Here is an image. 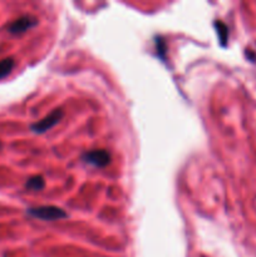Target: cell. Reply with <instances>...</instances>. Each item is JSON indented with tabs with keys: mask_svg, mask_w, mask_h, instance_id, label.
Masks as SVG:
<instances>
[{
	"mask_svg": "<svg viewBox=\"0 0 256 257\" xmlns=\"http://www.w3.org/2000/svg\"><path fill=\"white\" fill-rule=\"evenodd\" d=\"M0 148H2V142H0Z\"/></svg>",
	"mask_w": 256,
	"mask_h": 257,
	"instance_id": "obj_8",
	"label": "cell"
},
{
	"mask_svg": "<svg viewBox=\"0 0 256 257\" xmlns=\"http://www.w3.org/2000/svg\"><path fill=\"white\" fill-rule=\"evenodd\" d=\"M45 187V181L42 176H33L25 183V188L30 191H40Z\"/></svg>",
	"mask_w": 256,
	"mask_h": 257,
	"instance_id": "obj_5",
	"label": "cell"
},
{
	"mask_svg": "<svg viewBox=\"0 0 256 257\" xmlns=\"http://www.w3.org/2000/svg\"><path fill=\"white\" fill-rule=\"evenodd\" d=\"M82 158L88 165H92L98 168H103L109 165L110 153L105 150H93L89 151V152H85L82 156Z\"/></svg>",
	"mask_w": 256,
	"mask_h": 257,
	"instance_id": "obj_3",
	"label": "cell"
},
{
	"mask_svg": "<svg viewBox=\"0 0 256 257\" xmlns=\"http://www.w3.org/2000/svg\"><path fill=\"white\" fill-rule=\"evenodd\" d=\"M37 24V18L30 17V15H24V17H20L19 19L13 22L12 24L9 25V28H8V30H9V33H12V34H22V33H25L27 30L34 28Z\"/></svg>",
	"mask_w": 256,
	"mask_h": 257,
	"instance_id": "obj_4",
	"label": "cell"
},
{
	"mask_svg": "<svg viewBox=\"0 0 256 257\" xmlns=\"http://www.w3.org/2000/svg\"><path fill=\"white\" fill-rule=\"evenodd\" d=\"M14 65L15 63L13 58H5V59L0 60V79L8 77L12 73Z\"/></svg>",
	"mask_w": 256,
	"mask_h": 257,
	"instance_id": "obj_7",
	"label": "cell"
},
{
	"mask_svg": "<svg viewBox=\"0 0 256 257\" xmlns=\"http://www.w3.org/2000/svg\"><path fill=\"white\" fill-rule=\"evenodd\" d=\"M63 115H64V113H63L62 109L53 110L49 115H47V117L43 118L42 120L30 125V130L34 133H38V135L47 132V131H49L50 128H53L55 124H58V123L60 122Z\"/></svg>",
	"mask_w": 256,
	"mask_h": 257,
	"instance_id": "obj_2",
	"label": "cell"
},
{
	"mask_svg": "<svg viewBox=\"0 0 256 257\" xmlns=\"http://www.w3.org/2000/svg\"><path fill=\"white\" fill-rule=\"evenodd\" d=\"M30 216L43 221H58L68 217V213L57 206H40V207L28 208Z\"/></svg>",
	"mask_w": 256,
	"mask_h": 257,
	"instance_id": "obj_1",
	"label": "cell"
},
{
	"mask_svg": "<svg viewBox=\"0 0 256 257\" xmlns=\"http://www.w3.org/2000/svg\"><path fill=\"white\" fill-rule=\"evenodd\" d=\"M215 28H216V32H217L218 40H220L221 45H222V47H226V45H227V39H228L227 27H226L225 23L217 20V22H215Z\"/></svg>",
	"mask_w": 256,
	"mask_h": 257,
	"instance_id": "obj_6",
	"label": "cell"
}]
</instances>
